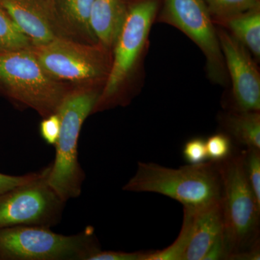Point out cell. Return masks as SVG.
Returning a JSON list of instances; mask_svg holds the SVG:
<instances>
[{
    "mask_svg": "<svg viewBox=\"0 0 260 260\" xmlns=\"http://www.w3.org/2000/svg\"><path fill=\"white\" fill-rule=\"evenodd\" d=\"M160 5L161 0H126L125 18L112 48L110 73L93 113L125 106L136 93L135 83L141 74Z\"/></svg>",
    "mask_w": 260,
    "mask_h": 260,
    "instance_id": "1",
    "label": "cell"
},
{
    "mask_svg": "<svg viewBox=\"0 0 260 260\" xmlns=\"http://www.w3.org/2000/svg\"><path fill=\"white\" fill-rule=\"evenodd\" d=\"M218 162L227 259L259 260L260 203L246 177L242 150Z\"/></svg>",
    "mask_w": 260,
    "mask_h": 260,
    "instance_id": "2",
    "label": "cell"
},
{
    "mask_svg": "<svg viewBox=\"0 0 260 260\" xmlns=\"http://www.w3.org/2000/svg\"><path fill=\"white\" fill-rule=\"evenodd\" d=\"M123 190L158 193L177 200L184 208H202L220 200L218 162L209 160L172 169L139 162L136 173Z\"/></svg>",
    "mask_w": 260,
    "mask_h": 260,
    "instance_id": "3",
    "label": "cell"
},
{
    "mask_svg": "<svg viewBox=\"0 0 260 260\" xmlns=\"http://www.w3.org/2000/svg\"><path fill=\"white\" fill-rule=\"evenodd\" d=\"M101 88H75L58 109L61 126L55 143L56 155L48 181L66 203L81 194L85 174L78 161V140L84 121L93 113Z\"/></svg>",
    "mask_w": 260,
    "mask_h": 260,
    "instance_id": "4",
    "label": "cell"
},
{
    "mask_svg": "<svg viewBox=\"0 0 260 260\" xmlns=\"http://www.w3.org/2000/svg\"><path fill=\"white\" fill-rule=\"evenodd\" d=\"M31 47L0 51V92L45 118L57 112L75 88L53 79Z\"/></svg>",
    "mask_w": 260,
    "mask_h": 260,
    "instance_id": "5",
    "label": "cell"
},
{
    "mask_svg": "<svg viewBox=\"0 0 260 260\" xmlns=\"http://www.w3.org/2000/svg\"><path fill=\"white\" fill-rule=\"evenodd\" d=\"M31 49L53 79L73 88L103 89L110 73L112 51L99 43L62 37Z\"/></svg>",
    "mask_w": 260,
    "mask_h": 260,
    "instance_id": "6",
    "label": "cell"
},
{
    "mask_svg": "<svg viewBox=\"0 0 260 260\" xmlns=\"http://www.w3.org/2000/svg\"><path fill=\"white\" fill-rule=\"evenodd\" d=\"M100 250L92 227L71 236L37 225L0 229V259L89 260Z\"/></svg>",
    "mask_w": 260,
    "mask_h": 260,
    "instance_id": "7",
    "label": "cell"
},
{
    "mask_svg": "<svg viewBox=\"0 0 260 260\" xmlns=\"http://www.w3.org/2000/svg\"><path fill=\"white\" fill-rule=\"evenodd\" d=\"M155 21L169 24L184 32L204 54L210 81L226 85L229 75L216 25L203 0H161Z\"/></svg>",
    "mask_w": 260,
    "mask_h": 260,
    "instance_id": "8",
    "label": "cell"
},
{
    "mask_svg": "<svg viewBox=\"0 0 260 260\" xmlns=\"http://www.w3.org/2000/svg\"><path fill=\"white\" fill-rule=\"evenodd\" d=\"M50 168L43 169L31 181L0 194V229L51 228L60 222L65 202L49 184Z\"/></svg>",
    "mask_w": 260,
    "mask_h": 260,
    "instance_id": "9",
    "label": "cell"
},
{
    "mask_svg": "<svg viewBox=\"0 0 260 260\" xmlns=\"http://www.w3.org/2000/svg\"><path fill=\"white\" fill-rule=\"evenodd\" d=\"M216 30L232 83L228 110L260 111V73L251 53L225 28L216 25Z\"/></svg>",
    "mask_w": 260,
    "mask_h": 260,
    "instance_id": "10",
    "label": "cell"
},
{
    "mask_svg": "<svg viewBox=\"0 0 260 260\" xmlns=\"http://www.w3.org/2000/svg\"><path fill=\"white\" fill-rule=\"evenodd\" d=\"M0 6L34 47L64 37L56 23L51 0H0Z\"/></svg>",
    "mask_w": 260,
    "mask_h": 260,
    "instance_id": "11",
    "label": "cell"
},
{
    "mask_svg": "<svg viewBox=\"0 0 260 260\" xmlns=\"http://www.w3.org/2000/svg\"><path fill=\"white\" fill-rule=\"evenodd\" d=\"M192 210L190 238L181 260H203L212 246L223 237L220 201Z\"/></svg>",
    "mask_w": 260,
    "mask_h": 260,
    "instance_id": "12",
    "label": "cell"
},
{
    "mask_svg": "<svg viewBox=\"0 0 260 260\" xmlns=\"http://www.w3.org/2000/svg\"><path fill=\"white\" fill-rule=\"evenodd\" d=\"M94 0H51L56 23L64 37L86 44H96L90 26Z\"/></svg>",
    "mask_w": 260,
    "mask_h": 260,
    "instance_id": "13",
    "label": "cell"
},
{
    "mask_svg": "<svg viewBox=\"0 0 260 260\" xmlns=\"http://www.w3.org/2000/svg\"><path fill=\"white\" fill-rule=\"evenodd\" d=\"M126 12V0H94L90 26L98 43L112 51Z\"/></svg>",
    "mask_w": 260,
    "mask_h": 260,
    "instance_id": "14",
    "label": "cell"
},
{
    "mask_svg": "<svg viewBox=\"0 0 260 260\" xmlns=\"http://www.w3.org/2000/svg\"><path fill=\"white\" fill-rule=\"evenodd\" d=\"M219 124L233 143L260 149V111L227 110L219 114Z\"/></svg>",
    "mask_w": 260,
    "mask_h": 260,
    "instance_id": "15",
    "label": "cell"
},
{
    "mask_svg": "<svg viewBox=\"0 0 260 260\" xmlns=\"http://www.w3.org/2000/svg\"><path fill=\"white\" fill-rule=\"evenodd\" d=\"M215 25L225 28L255 56L260 58V8L225 19Z\"/></svg>",
    "mask_w": 260,
    "mask_h": 260,
    "instance_id": "16",
    "label": "cell"
},
{
    "mask_svg": "<svg viewBox=\"0 0 260 260\" xmlns=\"http://www.w3.org/2000/svg\"><path fill=\"white\" fill-rule=\"evenodd\" d=\"M32 46L30 39L0 6V51L28 49Z\"/></svg>",
    "mask_w": 260,
    "mask_h": 260,
    "instance_id": "17",
    "label": "cell"
},
{
    "mask_svg": "<svg viewBox=\"0 0 260 260\" xmlns=\"http://www.w3.org/2000/svg\"><path fill=\"white\" fill-rule=\"evenodd\" d=\"M192 210L184 208V219L180 234L172 245L160 251H149L147 260H181L190 238Z\"/></svg>",
    "mask_w": 260,
    "mask_h": 260,
    "instance_id": "18",
    "label": "cell"
},
{
    "mask_svg": "<svg viewBox=\"0 0 260 260\" xmlns=\"http://www.w3.org/2000/svg\"><path fill=\"white\" fill-rule=\"evenodd\" d=\"M214 23L260 8L259 0H203Z\"/></svg>",
    "mask_w": 260,
    "mask_h": 260,
    "instance_id": "19",
    "label": "cell"
},
{
    "mask_svg": "<svg viewBox=\"0 0 260 260\" xmlns=\"http://www.w3.org/2000/svg\"><path fill=\"white\" fill-rule=\"evenodd\" d=\"M244 171L253 192L260 203V149L242 150Z\"/></svg>",
    "mask_w": 260,
    "mask_h": 260,
    "instance_id": "20",
    "label": "cell"
},
{
    "mask_svg": "<svg viewBox=\"0 0 260 260\" xmlns=\"http://www.w3.org/2000/svg\"><path fill=\"white\" fill-rule=\"evenodd\" d=\"M208 160L220 162L232 155L234 148L232 140L225 133H216L205 140Z\"/></svg>",
    "mask_w": 260,
    "mask_h": 260,
    "instance_id": "21",
    "label": "cell"
},
{
    "mask_svg": "<svg viewBox=\"0 0 260 260\" xmlns=\"http://www.w3.org/2000/svg\"><path fill=\"white\" fill-rule=\"evenodd\" d=\"M183 157L188 164H199L208 160L204 138L197 137L188 140L183 148Z\"/></svg>",
    "mask_w": 260,
    "mask_h": 260,
    "instance_id": "22",
    "label": "cell"
},
{
    "mask_svg": "<svg viewBox=\"0 0 260 260\" xmlns=\"http://www.w3.org/2000/svg\"><path fill=\"white\" fill-rule=\"evenodd\" d=\"M60 118L57 113L43 118L40 124V134L43 140L49 145H55L60 133Z\"/></svg>",
    "mask_w": 260,
    "mask_h": 260,
    "instance_id": "23",
    "label": "cell"
},
{
    "mask_svg": "<svg viewBox=\"0 0 260 260\" xmlns=\"http://www.w3.org/2000/svg\"><path fill=\"white\" fill-rule=\"evenodd\" d=\"M149 251H102L93 254L89 260H147Z\"/></svg>",
    "mask_w": 260,
    "mask_h": 260,
    "instance_id": "24",
    "label": "cell"
},
{
    "mask_svg": "<svg viewBox=\"0 0 260 260\" xmlns=\"http://www.w3.org/2000/svg\"><path fill=\"white\" fill-rule=\"evenodd\" d=\"M38 174L39 172L30 173L23 176H10L0 174V194L31 181L37 177Z\"/></svg>",
    "mask_w": 260,
    "mask_h": 260,
    "instance_id": "25",
    "label": "cell"
},
{
    "mask_svg": "<svg viewBox=\"0 0 260 260\" xmlns=\"http://www.w3.org/2000/svg\"><path fill=\"white\" fill-rule=\"evenodd\" d=\"M227 259V251L224 244L223 237L219 239L212 246L203 260Z\"/></svg>",
    "mask_w": 260,
    "mask_h": 260,
    "instance_id": "26",
    "label": "cell"
}]
</instances>
